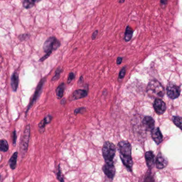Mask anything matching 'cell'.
<instances>
[{"label": "cell", "mask_w": 182, "mask_h": 182, "mask_svg": "<svg viewBox=\"0 0 182 182\" xmlns=\"http://www.w3.org/2000/svg\"><path fill=\"white\" fill-rule=\"evenodd\" d=\"M75 74L73 73V72H71V73H69L68 79H67V83L70 84L72 82V81L75 79Z\"/></svg>", "instance_id": "4316f807"}, {"label": "cell", "mask_w": 182, "mask_h": 182, "mask_svg": "<svg viewBox=\"0 0 182 182\" xmlns=\"http://www.w3.org/2000/svg\"><path fill=\"white\" fill-rule=\"evenodd\" d=\"M19 84V75L18 73L15 72L11 77V86L12 90L14 92H16L17 90Z\"/></svg>", "instance_id": "2e32d148"}, {"label": "cell", "mask_w": 182, "mask_h": 182, "mask_svg": "<svg viewBox=\"0 0 182 182\" xmlns=\"http://www.w3.org/2000/svg\"><path fill=\"white\" fill-rule=\"evenodd\" d=\"M56 176H57V180H58L60 182H64V178L63 177V176L62 174V171L60 169V166L59 164L58 166V171L56 173Z\"/></svg>", "instance_id": "cb8c5ba5"}, {"label": "cell", "mask_w": 182, "mask_h": 182, "mask_svg": "<svg viewBox=\"0 0 182 182\" xmlns=\"http://www.w3.org/2000/svg\"><path fill=\"white\" fill-rule=\"evenodd\" d=\"M35 2L34 0H23V7L26 9H28L34 7Z\"/></svg>", "instance_id": "44dd1931"}, {"label": "cell", "mask_w": 182, "mask_h": 182, "mask_svg": "<svg viewBox=\"0 0 182 182\" xmlns=\"http://www.w3.org/2000/svg\"><path fill=\"white\" fill-rule=\"evenodd\" d=\"M168 162V160L160 152L158 154L155 160V164L157 168L160 169L164 168L167 166Z\"/></svg>", "instance_id": "30bf717a"}, {"label": "cell", "mask_w": 182, "mask_h": 182, "mask_svg": "<svg viewBox=\"0 0 182 182\" xmlns=\"http://www.w3.org/2000/svg\"><path fill=\"white\" fill-rule=\"evenodd\" d=\"M65 88V84L63 82L61 84L59 85L56 89V96H57V98L58 99L62 98L64 96Z\"/></svg>", "instance_id": "ac0fdd59"}, {"label": "cell", "mask_w": 182, "mask_h": 182, "mask_svg": "<svg viewBox=\"0 0 182 182\" xmlns=\"http://www.w3.org/2000/svg\"><path fill=\"white\" fill-rule=\"evenodd\" d=\"M88 95V91L85 89H77L74 91L71 97L72 100H76L86 97Z\"/></svg>", "instance_id": "5bb4252c"}, {"label": "cell", "mask_w": 182, "mask_h": 182, "mask_svg": "<svg viewBox=\"0 0 182 182\" xmlns=\"http://www.w3.org/2000/svg\"><path fill=\"white\" fill-rule=\"evenodd\" d=\"M98 30H96L95 32H93V35H92V37H91L92 40H93L96 39V37H97V35H98Z\"/></svg>", "instance_id": "f546056e"}, {"label": "cell", "mask_w": 182, "mask_h": 182, "mask_svg": "<svg viewBox=\"0 0 182 182\" xmlns=\"http://www.w3.org/2000/svg\"><path fill=\"white\" fill-rule=\"evenodd\" d=\"M83 82V76H80L79 81V83H80V82L82 83Z\"/></svg>", "instance_id": "836d02e7"}, {"label": "cell", "mask_w": 182, "mask_h": 182, "mask_svg": "<svg viewBox=\"0 0 182 182\" xmlns=\"http://www.w3.org/2000/svg\"><path fill=\"white\" fill-rule=\"evenodd\" d=\"M122 59H123L122 57H118V58L116 59V64H117V65H120L122 62Z\"/></svg>", "instance_id": "1f68e13d"}, {"label": "cell", "mask_w": 182, "mask_h": 182, "mask_svg": "<svg viewBox=\"0 0 182 182\" xmlns=\"http://www.w3.org/2000/svg\"><path fill=\"white\" fill-rule=\"evenodd\" d=\"M62 72H63V70L62 68H60V67H58L55 71V75L53 76L52 79H51V81H55L58 80L59 77H60V74H61Z\"/></svg>", "instance_id": "603a6c76"}, {"label": "cell", "mask_w": 182, "mask_h": 182, "mask_svg": "<svg viewBox=\"0 0 182 182\" xmlns=\"http://www.w3.org/2000/svg\"><path fill=\"white\" fill-rule=\"evenodd\" d=\"M151 135L153 139L158 145L161 143L163 139V136L159 128H154L151 131Z\"/></svg>", "instance_id": "7c38bea8"}, {"label": "cell", "mask_w": 182, "mask_h": 182, "mask_svg": "<svg viewBox=\"0 0 182 182\" xmlns=\"http://www.w3.org/2000/svg\"><path fill=\"white\" fill-rule=\"evenodd\" d=\"M133 30L132 28L130 27L129 26H127L125 28V37L124 39L125 42H129L132 39L133 35Z\"/></svg>", "instance_id": "d6986e66"}, {"label": "cell", "mask_w": 182, "mask_h": 182, "mask_svg": "<svg viewBox=\"0 0 182 182\" xmlns=\"http://www.w3.org/2000/svg\"><path fill=\"white\" fill-rule=\"evenodd\" d=\"M60 46V43L55 37H51L48 38L44 43L43 50L47 53L51 54L53 51L57 50Z\"/></svg>", "instance_id": "5b68a950"}, {"label": "cell", "mask_w": 182, "mask_h": 182, "mask_svg": "<svg viewBox=\"0 0 182 182\" xmlns=\"http://www.w3.org/2000/svg\"><path fill=\"white\" fill-rule=\"evenodd\" d=\"M167 95L169 98L175 99L180 96V89L179 86L172 83H169L167 87Z\"/></svg>", "instance_id": "52a82bcc"}, {"label": "cell", "mask_w": 182, "mask_h": 182, "mask_svg": "<svg viewBox=\"0 0 182 182\" xmlns=\"http://www.w3.org/2000/svg\"><path fill=\"white\" fill-rule=\"evenodd\" d=\"M155 111L158 114H162L166 109V104L160 98H156L153 104Z\"/></svg>", "instance_id": "9c48e42d"}, {"label": "cell", "mask_w": 182, "mask_h": 182, "mask_svg": "<svg viewBox=\"0 0 182 182\" xmlns=\"http://www.w3.org/2000/svg\"><path fill=\"white\" fill-rule=\"evenodd\" d=\"M18 155V152H15L9 160V164L10 168L12 170H15L16 169Z\"/></svg>", "instance_id": "e0dca14e"}, {"label": "cell", "mask_w": 182, "mask_h": 182, "mask_svg": "<svg viewBox=\"0 0 182 182\" xmlns=\"http://www.w3.org/2000/svg\"><path fill=\"white\" fill-rule=\"evenodd\" d=\"M143 127L147 131L151 132L154 128L155 121L151 116H145L143 120Z\"/></svg>", "instance_id": "8fae6325"}, {"label": "cell", "mask_w": 182, "mask_h": 182, "mask_svg": "<svg viewBox=\"0 0 182 182\" xmlns=\"http://www.w3.org/2000/svg\"><path fill=\"white\" fill-rule=\"evenodd\" d=\"M168 2V0H160V5L162 8H164L166 7Z\"/></svg>", "instance_id": "f1b7e54d"}, {"label": "cell", "mask_w": 182, "mask_h": 182, "mask_svg": "<svg viewBox=\"0 0 182 182\" xmlns=\"http://www.w3.org/2000/svg\"><path fill=\"white\" fill-rule=\"evenodd\" d=\"M116 153V148L114 144L109 141H105L102 148V157L105 164H114V159Z\"/></svg>", "instance_id": "7a4b0ae2"}, {"label": "cell", "mask_w": 182, "mask_h": 182, "mask_svg": "<svg viewBox=\"0 0 182 182\" xmlns=\"http://www.w3.org/2000/svg\"><path fill=\"white\" fill-rule=\"evenodd\" d=\"M30 137H31V125H28L26 126L23 134L21 137L20 141V151L21 155L24 158L26 154L28 152V148L30 142Z\"/></svg>", "instance_id": "3957f363"}, {"label": "cell", "mask_w": 182, "mask_h": 182, "mask_svg": "<svg viewBox=\"0 0 182 182\" xmlns=\"http://www.w3.org/2000/svg\"><path fill=\"white\" fill-rule=\"evenodd\" d=\"M60 104H61L62 105H65V104H66V99H63L61 101Z\"/></svg>", "instance_id": "d6a6232c"}, {"label": "cell", "mask_w": 182, "mask_h": 182, "mask_svg": "<svg viewBox=\"0 0 182 182\" xmlns=\"http://www.w3.org/2000/svg\"><path fill=\"white\" fill-rule=\"evenodd\" d=\"M102 171L105 175L111 180H113L115 174V168L114 164H105L102 166Z\"/></svg>", "instance_id": "ba28073f"}, {"label": "cell", "mask_w": 182, "mask_h": 182, "mask_svg": "<svg viewBox=\"0 0 182 182\" xmlns=\"http://www.w3.org/2000/svg\"><path fill=\"white\" fill-rule=\"evenodd\" d=\"M46 77H44L42 79H41V81L39 82V84L37 85V88L35 89V91L34 93V95L32 97V99L30 102V104L28 105V107H27V109L25 112V114H26V116L28 114V112L30 111V109H31V107L33 106L34 104L36 102L37 99H38L39 97V96L41 94L42 90V88H43V86L44 84V83L46 82Z\"/></svg>", "instance_id": "8992f818"}, {"label": "cell", "mask_w": 182, "mask_h": 182, "mask_svg": "<svg viewBox=\"0 0 182 182\" xmlns=\"http://www.w3.org/2000/svg\"><path fill=\"white\" fill-rule=\"evenodd\" d=\"M17 134H16V131L14 130V132L12 133V144L14 146L16 145V141H17Z\"/></svg>", "instance_id": "83f0119b"}, {"label": "cell", "mask_w": 182, "mask_h": 182, "mask_svg": "<svg viewBox=\"0 0 182 182\" xmlns=\"http://www.w3.org/2000/svg\"><path fill=\"white\" fill-rule=\"evenodd\" d=\"M144 181H145V182H146V181H148H148H150V182H151V181H154V180L153 179V178L152 176L148 175L147 176H146V177L145 178Z\"/></svg>", "instance_id": "4dcf8cb0"}, {"label": "cell", "mask_w": 182, "mask_h": 182, "mask_svg": "<svg viewBox=\"0 0 182 182\" xmlns=\"http://www.w3.org/2000/svg\"><path fill=\"white\" fill-rule=\"evenodd\" d=\"M52 119H53V116L50 114H48L47 116H45L44 118L43 119V120H42L38 125L39 132L41 134H42L44 132L46 125L50 123Z\"/></svg>", "instance_id": "4fadbf2b"}, {"label": "cell", "mask_w": 182, "mask_h": 182, "mask_svg": "<svg viewBox=\"0 0 182 182\" xmlns=\"http://www.w3.org/2000/svg\"><path fill=\"white\" fill-rule=\"evenodd\" d=\"M9 150V144L5 139H1L0 141V151L3 152H6Z\"/></svg>", "instance_id": "ffe728a7"}, {"label": "cell", "mask_w": 182, "mask_h": 182, "mask_svg": "<svg viewBox=\"0 0 182 182\" xmlns=\"http://www.w3.org/2000/svg\"><path fill=\"white\" fill-rule=\"evenodd\" d=\"M118 150L123 164L130 171H132L133 161L132 157V146L130 144L125 141H120L118 144Z\"/></svg>", "instance_id": "6da1fadb"}, {"label": "cell", "mask_w": 182, "mask_h": 182, "mask_svg": "<svg viewBox=\"0 0 182 182\" xmlns=\"http://www.w3.org/2000/svg\"><path fill=\"white\" fill-rule=\"evenodd\" d=\"M172 120L174 124L182 130V118L180 116H173Z\"/></svg>", "instance_id": "7402d4cb"}, {"label": "cell", "mask_w": 182, "mask_h": 182, "mask_svg": "<svg viewBox=\"0 0 182 182\" xmlns=\"http://www.w3.org/2000/svg\"><path fill=\"white\" fill-rule=\"evenodd\" d=\"M41 0H34V1L36 2H40V1H41Z\"/></svg>", "instance_id": "d590c367"}, {"label": "cell", "mask_w": 182, "mask_h": 182, "mask_svg": "<svg viewBox=\"0 0 182 182\" xmlns=\"http://www.w3.org/2000/svg\"><path fill=\"white\" fill-rule=\"evenodd\" d=\"M86 111V107H79V108L76 109L74 110V113L75 115H77L78 114H83Z\"/></svg>", "instance_id": "d4e9b609"}, {"label": "cell", "mask_w": 182, "mask_h": 182, "mask_svg": "<svg viewBox=\"0 0 182 182\" xmlns=\"http://www.w3.org/2000/svg\"><path fill=\"white\" fill-rule=\"evenodd\" d=\"M146 162L148 168H152L154 166L155 162V156L152 151H148L145 153Z\"/></svg>", "instance_id": "9a60e30c"}, {"label": "cell", "mask_w": 182, "mask_h": 182, "mask_svg": "<svg viewBox=\"0 0 182 182\" xmlns=\"http://www.w3.org/2000/svg\"><path fill=\"white\" fill-rule=\"evenodd\" d=\"M125 1V0H119V3H122L124 2Z\"/></svg>", "instance_id": "e575fe53"}, {"label": "cell", "mask_w": 182, "mask_h": 182, "mask_svg": "<svg viewBox=\"0 0 182 182\" xmlns=\"http://www.w3.org/2000/svg\"><path fill=\"white\" fill-rule=\"evenodd\" d=\"M148 93L152 96L162 97L164 94V87L158 81L152 80L149 82L148 86Z\"/></svg>", "instance_id": "277c9868"}, {"label": "cell", "mask_w": 182, "mask_h": 182, "mask_svg": "<svg viewBox=\"0 0 182 182\" xmlns=\"http://www.w3.org/2000/svg\"><path fill=\"white\" fill-rule=\"evenodd\" d=\"M125 72H126V67L124 66L123 68L121 70L119 74V79L121 80L122 79L123 77H125Z\"/></svg>", "instance_id": "484cf974"}]
</instances>
